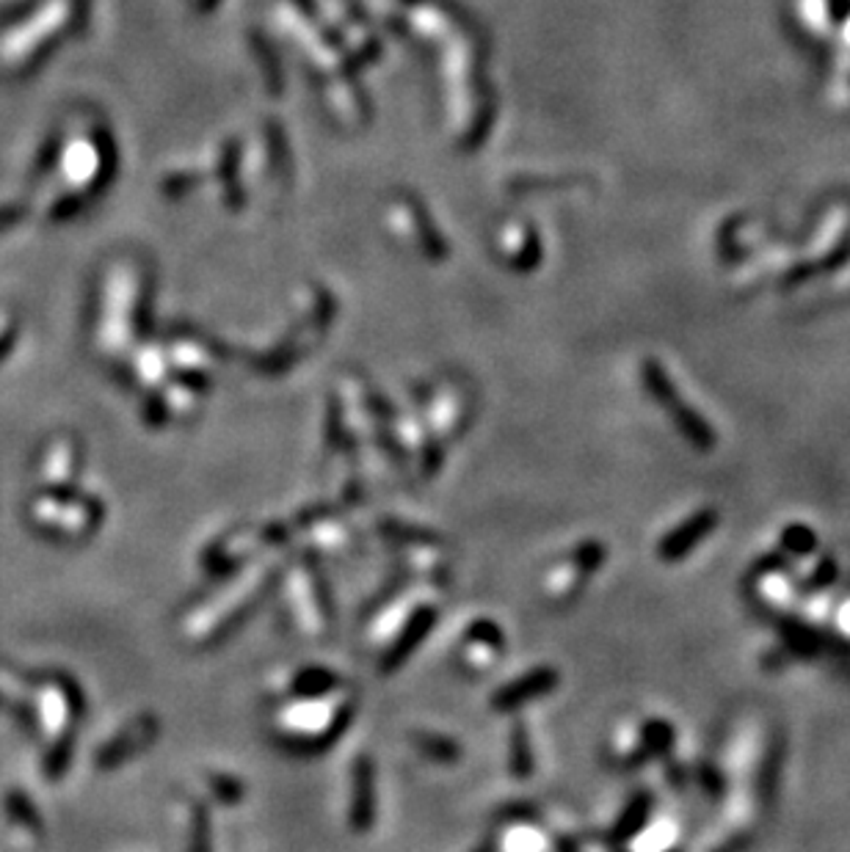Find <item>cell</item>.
<instances>
[{"label":"cell","mask_w":850,"mask_h":852,"mask_svg":"<svg viewBox=\"0 0 850 852\" xmlns=\"http://www.w3.org/2000/svg\"><path fill=\"white\" fill-rule=\"evenodd\" d=\"M553 687H558V674L549 668H536L530 670V674H525L522 679L506 684V687L495 695V709L497 712L519 709V706L528 704V701L539 698V695H547Z\"/></svg>","instance_id":"cell-1"},{"label":"cell","mask_w":850,"mask_h":852,"mask_svg":"<svg viewBox=\"0 0 850 852\" xmlns=\"http://www.w3.org/2000/svg\"><path fill=\"white\" fill-rule=\"evenodd\" d=\"M713 530H715V513L713 511L696 513L693 519H687L685 525H680L674 532H668V536L663 538L661 558L663 560L685 558V555L693 552V549H696V543L702 541L704 536H710Z\"/></svg>","instance_id":"cell-2"},{"label":"cell","mask_w":850,"mask_h":852,"mask_svg":"<svg viewBox=\"0 0 850 852\" xmlns=\"http://www.w3.org/2000/svg\"><path fill=\"white\" fill-rule=\"evenodd\" d=\"M433 618H437V613H433V607H420V610H414V616L409 618L407 626H403L401 637H398L395 646L390 648V654L384 657V665L381 668L384 670H395L398 665L407 663L409 654L414 652V648L420 646V643L426 640L428 629L433 626Z\"/></svg>","instance_id":"cell-3"},{"label":"cell","mask_w":850,"mask_h":852,"mask_svg":"<svg viewBox=\"0 0 850 852\" xmlns=\"http://www.w3.org/2000/svg\"><path fill=\"white\" fill-rule=\"evenodd\" d=\"M373 822V767L370 758L354 762V792H351V825L354 831H368Z\"/></svg>","instance_id":"cell-4"},{"label":"cell","mask_w":850,"mask_h":852,"mask_svg":"<svg viewBox=\"0 0 850 852\" xmlns=\"http://www.w3.org/2000/svg\"><path fill=\"white\" fill-rule=\"evenodd\" d=\"M649 809H652V797L641 795L629 803V809L624 811V816L618 820V825L613 827V842H627V839H635L641 831H644L646 820H649Z\"/></svg>","instance_id":"cell-5"},{"label":"cell","mask_w":850,"mask_h":852,"mask_svg":"<svg viewBox=\"0 0 850 852\" xmlns=\"http://www.w3.org/2000/svg\"><path fill=\"white\" fill-rule=\"evenodd\" d=\"M334 687H338V676L323 668H306L293 679V695L304 701L321 698V695L332 693Z\"/></svg>","instance_id":"cell-6"},{"label":"cell","mask_w":850,"mask_h":852,"mask_svg":"<svg viewBox=\"0 0 850 852\" xmlns=\"http://www.w3.org/2000/svg\"><path fill=\"white\" fill-rule=\"evenodd\" d=\"M676 422H680L682 433H685V437L691 439V442L696 444V448H702V450L713 448V442H715V439H713V428H707V422L698 420V417L693 414V411H680V414H676Z\"/></svg>","instance_id":"cell-7"},{"label":"cell","mask_w":850,"mask_h":852,"mask_svg":"<svg viewBox=\"0 0 850 852\" xmlns=\"http://www.w3.org/2000/svg\"><path fill=\"white\" fill-rule=\"evenodd\" d=\"M511 770L519 778H528V775L534 773V756H530V745L522 726H517V732H514L511 737Z\"/></svg>","instance_id":"cell-8"},{"label":"cell","mask_w":850,"mask_h":852,"mask_svg":"<svg viewBox=\"0 0 850 852\" xmlns=\"http://www.w3.org/2000/svg\"><path fill=\"white\" fill-rule=\"evenodd\" d=\"M418 747L426 756L437 758V762H456V758H459V745H456L453 740L437 737V734H423V737H418Z\"/></svg>","instance_id":"cell-9"},{"label":"cell","mask_w":850,"mask_h":852,"mask_svg":"<svg viewBox=\"0 0 850 852\" xmlns=\"http://www.w3.org/2000/svg\"><path fill=\"white\" fill-rule=\"evenodd\" d=\"M190 848L188 852H211V827H207V814L205 805L194 809V827H190Z\"/></svg>","instance_id":"cell-10"},{"label":"cell","mask_w":850,"mask_h":852,"mask_svg":"<svg viewBox=\"0 0 850 852\" xmlns=\"http://www.w3.org/2000/svg\"><path fill=\"white\" fill-rule=\"evenodd\" d=\"M784 547H788L790 552H798V555L812 552V547H814V532L809 530V527H803V525L790 527V530L784 532Z\"/></svg>","instance_id":"cell-11"},{"label":"cell","mask_w":850,"mask_h":852,"mask_svg":"<svg viewBox=\"0 0 850 852\" xmlns=\"http://www.w3.org/2000/svg\"><path fill=\"white\" fill-rule=\"evenodd\" d=\"M603 560H605L603 543H583V547L575 552V558H571V564L580 568V571H594V568L603 564Z\"/></svg>","instance_id":"cell-12"},{"label":"cell","mask_w":850,"mask_h":852,"mask_svg":"<svg viewBox=\"0 0 850 852\" xmlns=\"http://www.w3.org/2000/svg\"><path fill=\"white\" fill-rule=\"evenodd\" d=\"M644 742L649 747H655V751H663V747H668V742H671V728L661 721L649 723V726H646V732H644Z\"/></svg>","instance_id":"cell-13"},{"label":"cell","mask_w":850,"mask_h":852,"mask_svg":"<svg viewBox=\"0 0 850 852\" xmlns=\"http://www.w3.org/2000/svg\"><path fill=\"white\" fill-rule=\"evenodd\" d=\"M211 784H213V792H216V797L218 800H227V803H233V800H238L243 795L238 781L227 778V775H224V778H222V775H216V778H213Z\"/></svg>","instance_id":"cell-14"},{"label":"cell","mask_w":850,"mask_h":852,"mask_svg":"<svg viewBox=\"0 0 850 852\" xmlns=\"http://www.w3.org/2000/svg\"><path fill=\"white\" fill-rule=\"evenodd\" d=\"M840 624H842V629L850 631V605L846 607V610H842V616H840Z\"/></svg>","instance_id":"cell-15"},{"label":"cell","mask_w":850,"mask_h":852,"mask_svg":"<svg viewBox=\"0 0 850 852\" xmlns=\"http://www.w3.org/2000/svg\"><path fill=\"white\" fill-rule=\"evenodd\" d=\"M478 852H495V844H491V842H486V844H483V848H481V850H478Z\"/></svg>","instance_id":"cell-16"},{"label":"cell","mask_w":850,"mask_h":852,"mask_svg":"<svg viewBox=\"0 0 850 852\" xmlns=\"http://www.w3.org/2000/svg\"><path fill=\"white\" fill-rule=\"evenodd\" d=\"M666 852H671V850H666Z\"/></svg>","instance_id":"cell-17"}]
</instances>
